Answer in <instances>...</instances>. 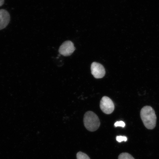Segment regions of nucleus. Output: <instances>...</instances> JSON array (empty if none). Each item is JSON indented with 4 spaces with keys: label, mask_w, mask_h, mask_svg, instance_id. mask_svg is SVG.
<instances>
[{
    "label": "nucleus",
    "mask_w": 159,
    "mask_h": 159,
    "mask_svg": "<svg viewBox=\"0 0 159 159\" xmlns=\"http://www.w3.org/2000/svg\"><path fill=\"white\" fill-rule=\"evenodd\" d=\"M116 140L119 143L122 142H126L128 140V138L126 136H117L116 137Z\"/></svg>",
    "instance_id": "nucleus-9"
},
{
    "label": "nucleus",
    "mask_w": 159,
    "mask_h": 159,
    "mask_svg": "<svg viewBox=\"0 0 159 159\" xmlns=\"http://www.w3.org/2000/svg\"><path fill=\"white\" fill-rule=\"evenodd\" d=\"M118 159H135L132 155L127 152L122 153L118 157Z\"/></svg>",
    "instance_id": "nucleus-7"
},
{
    "label": "nucleus",
    "mask_w": 159,
    "mask_h": 159,
    "mask_svg": "<svg viewBox=\"0 0 159 159\" xmlns=\"http://www.w3.org/2000/svg\"><path fill=\"white\" fill-rule=\"evenodd\" d=\"M77 159H90L86 154L81 152L77 153Z\"/></svg>",
    "instance_id": "nucleus-8"
},
{
    "label": "nucleus",
    "mask_w": 159,
    "mask_h": 159,
    "mask_svg": "<svg viewBox=\"0 0 159 159\" xmlns=\"http://www.w3.org/2000/svg\"><path fill=\"white\" fill-rule=\"evenodd\" d=\"M75 49L74 44L70 41H66L60 47L59 52L64 56H69L74 52Z\"/></svg>",
    "instance_id": "nucleus-5"
},
{
    "label": "nucleus",
    "mask_w": 159,
    "mask_h": 159,
    "mask_svg": "<svg viewBox=\"0 0 159 159\" xmlns=\"http://www.w3.org/2000/svg\"><path fill=\"white\" fill-rule=\"evenodd\" d=\"M115 127H121L122 128H124L125 126V124L124 122L122 121H117L116 123H115L114 124Z\"/></svg>",
    "instance_id": "nucleus-10"
},
{
    "label": "nucleus",
    "mask_w": 159,
    "mask_h": 159,
    "mask_svg": "<svg viewBox=\"0 0 159 159\" xmlns=\"http://www.w3.org/2000/svg\"><path fill=\"white\" fill-rule=\"evenodd\" d=\"M140 116L145 127L148 129H154L156 126L157 116L152 107L146 106L141 111Z\"/></svg>",
    "instance_id": "nucleus-1"
},
{
    "label": "nucleus",
    "mask_w": 159,
    "mask_h": 159,
    "mask_svg": "<svg viewBox=\"0 0 159 159\" xmlns=\"http://www.w3.org/2000/svg\"><path fill=\"white\" fill-rule=\"evenodd\" d=\"M100 107L102 112L107 114H111L115 109V105L112 100L106 96L103 97L101 99Z\"/></svg>",
    "instance_id": "nucleus-3"
},
{
    "label": "nucleus",
    "mask_w": 159,
    "mask_h": 159,
    "mask_svg": "<svg viewBox=\"0 0 159 159\" xmlns=\"http://www.w3.org/2000/svg\"><path fill=\"white\" fill-rule=\"evenodd\" d=\"M10 19L9 13L7 10H0V30L7 27L9 23Z\"/></svg>",
    "instance_id": "nucleus-6"
},
{
    "label": "nucleus",
    "mask_w": 159,
    "mask_h": 159,
    "mask_svg": "<svg viewBox=\"0 0 159 159\" xmlns=\"http://www.w3.org/2000/svg\"><path fill=\"white\" fill-rule=\"evenodd\" d=\"M91 73L96 79H101L104 76L105 70L103 66L100 63L93 62L91 65Z\"/></svg>",
    "instance_id": "nucleus-4"
},
{
    "label": "nucleus",
    "mask_w": 159,
    "mask_h": 159,
    "mask_svg": "<svg viewBox=\"0 0 159 159\" xmlns=\"http://www.w3.org/2000/svg\"><path fill=\"white\" fill-rule=\"evenodd\" d=\"M4 2L5 0H0V7L3 5Z\"/></svg>",
    "instance_id": "nucleus-11"
},
{
    "label": "nucleus",
    "mask_w": 159,
    "mask_h": 159,
    "mask_svg": "<svg viewBox=\"0 0 159 159\" xmlns=\"http://www.w3.org/2000/svg\"><path fill=\"white\" fill-rule=\"evenodd\" d=\"M84 126L90 132H94L98 129L100 125V120L96 114L92 111H88L84 117Z\"/></svg>",
    "instance_id": "nucleus-2"
}]
</instances>
